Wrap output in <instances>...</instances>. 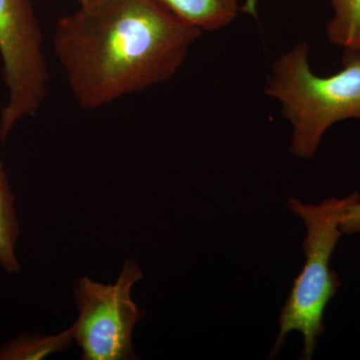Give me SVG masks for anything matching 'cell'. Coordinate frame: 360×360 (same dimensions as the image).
I'll list each match as a JSON object with an SVG mask.
<instances>
[{
	"mask_svg": "<svg viewBox=\"0 0 360 360\" xmlns=\"http://www.w3.org/2000/svg\"><path fill=\"white\" fill-rule=\"evenodd\" d=\"M201 32L158 0H98L58 21L53 52L79 108L97 110L172 79Z\"/></svg>",
	"mask_w": 360,
	"mask_h": 360,
	"instance_id": "6da1fadb",
	"label": "cell"
},
{
	"mask_svg": "<svg viewBox=\"0 0 360 360\" xmlns=\"http://www.w3.org/2000/svg\"><path fill=\"white\" fill-rule=\"evenodd\" d=\"M309 53L300 42L277 58L264 89L290 123V153L304 160L314 158L335 123L360 120V53L345 52L343 68L330 77L315 75Z\"/></svg>",
	"mask_w": 360,
	"mask_h": 360,
	"instance_id": "7a4b0ae2",
	"label": "cell"
},
{
	"mask_svg": "<svg viewBox=\"0 0 360 360\" xmlns=\"http://www.w3.org/2000/svg\"><path fill=\"white\" fill-rule=\"evenodd\" d=\"M360 200L357 193L347 198H328L319 205H304L290 198L288 208L307 226L303 241L304 267L296 277L290 295L279 317L278 338L274 354L278 352L285 336L292 331L302 333V359H311L317 340L323 333L324 310L340 288V281L330 269V258L341 233L340 224L350 205Z\"/></svg>",
	"mask_w": 360,
	"mask_h": 360,
	"instance_id": "3957f363",
	"label": "cell"
},
{
	"mask_svg": "<svg viewBox=\"0 0 360 360\" xmlns=\"http://www.w3.org/2000/svg\"><path fill=\"white\" fill-rule=\"evenodd\" d=\"M0 58L8 99L0 113V141L44 103L49 70L44 35L30 0H0Z\"/></svg>",
	"mask_w": 360,
	"mask_h": 360,
	"instance_id": "277c9868",
	"label": "cell"
},
{
	"mask_svg": "<svg viewBox=\"0 0 360 360\" xmlns=\"http://www.w3.org/2000/svg\"><path fill=\"white\" fill-rule=\"evenodd\" d=\"M143 277L135 260H127L113 284L77 281L75 288L78 317L71 328L82 349L84 360L136 359L132 333L144 311L132 300L131 290Z\"/></svg>",
	"mask_w": 360,
	"mask_h": 360,
	"instance_id": "5b68a950",
	"label": "cell"
},
{
	"mask_svg": "<svg viewBox=\"0 0 360 360\" xmlns=\"http://www.w3.org/2000/svg\"><path fill=\"white\" fill-rule=\"evenodd\" d=\"M180 20L201 32H215L233 22L240 11L238 0H158Z\"/></svg>",
	"mask_w": 360,
	"mask_h": 360,
	"instance_id": "8992f818",
	"label": "cell"
},
{
	"mask_svg": "<svg viewBox=\"0 0 360 360\" xmlns=\"http://www.w3.org/2000/svg\"><path fill=\"white\" fill-rule=\"evenodd\" d=\"M18 232L20 225L14 208V198L0 160V265L7 272L20 270L15 255Z\"/></svg>",
	"mask_w": 360,
	"mask_h": 360,
	"instance_id": "52a82bcc",
	"label": "cell"
},
{
	"mask_svg": "<svg viewBox=\"0 0 360 360\" xmlns=\"http://www.w3.org/2000/svg\"><path fill=\"white\" fill-rule=\"evenodd\" d=\"M333 18L326 25L331 44L360 53V0H330Z\"/></svg>",
	"mask_w": 360,
	"mask_h": 360,
	"instance_id": "ba28073f",
	"label": "cell"
},
{
	"mask_svg": "<svg viewBox=\"0 0 360 360\" xmlns=\"http://www.w3.org/2000/svg\"><path fill=\"white\" fill-rule=\"evenodd\" d=\"M75 340L72 328L56 335H21L0 347V360H39L61 352Z\"/></svg>",
	"mask_w": 360,
	"mask_h": 360,
	"instance_id": "9c48e42d",
	"label": "cell"
},
{
	"mask_svg": "<svg viewBox=\"0 0 360 360\" xmlns=\"http://www.w3.org/2000/svg\"><path fill=\"white\" fill-rule=\"evenodd\" d=\"M340 229L342 233L360 232V200L350 205L341 219Z\"/></svg>",
	"mask_w": 360,
	"mask_h": 360,
	"instance_id": "30bf717a",
	"label": "cell"
},
{
	"mask_svg": "<svg viewBox=\"0 0 360 360\" xmlns=\"http://www.w3.org/2000/svg\"><path fill=\"white\" fill-rule=\"evenodd\" d=\"M241 11L250 14L253 18H257V0H245L241 6Z\"/></svg>",
	"mask_w": 360,
	"mask_h": 360,
	"instance_id": "8fae6325",
	"label": "cell"
},
{
	"mask_svg": "<svg viewBox=\"0 0 360 360\" xmlns=\"http://www.w3.org/2000/svg\"><path fill=\"white\" fill-rule=\"evenodd\" d=\"M79 6H89V4H94V2L98 1V0H77Z\"/></svg>",
	"mask_w": 360,
	"mask_h": 360,
	"instance_id": "7c38bea8",
	"label": "cell"
}]
</instances>
